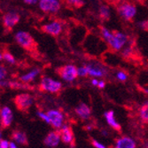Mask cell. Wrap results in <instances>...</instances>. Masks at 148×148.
Listing matches in <instances>:
<instances>
[{
	"mask_svg": "<svg viewBox=\"0 0 148 148\" xmlns=\"http://www.w3.org/2000/svg\"><path fill=\"white\" fill-rule=\"evenodd\" d=\"M100 33L107 45L115 51H122L130 41V37L127 34L122 31H112L106 27H101Z\"/></svg>",
	"mask_w": 148,
	"mask_h": 148,
	"instance_id": "6da1fadb",
	"label": "cell"
},
{
	"mask_svg": "<svg viewBox=\"0 0 148 148\" xmlns=\"http://www.w3.org/2000/svg\"><path fill=\"white\" fill-rule=\"evenodd\" d=\"M62 84L60 81L56 80L48 75H44L40 79L39 89L44 92L56 94L62 90Z\"/></svg>",
	"mask_w": 148,
	"mask_h": 148,
	"instance_id": "7a4b0ae2",
	"label": "cell"
},
{
	"mask_svg": "<svg viewBox=\"0 0 148 148\" xmlns=\"http://www.w3.org/2000/svg\"><path fill=\"white\" fill-rule=\"evenodd\" d=\"M14 40L19 46H21V48L27 51L35 49L36 41L33 36L29 31H25V30L17 31L14 35Z\"/></svg>",
	"mask_w": 148,
	"mask_h": 148,
	"instance_id": "3957f363",
	"label": "cell"
},
{
	"mask_svg": "<svg viewBox=\"0 0 148 148\" xmlns=\"http://www.w3.org/2000/svg\"><path fill=\"white\" fill-rule=\"evenodd\" d=\"M117 12L120 17L125 21H131L136 17L138 8L136 5H134L129 1H123L117 7Z\"/></svg>",
	"mask_w": 148,
	"mask_h": 148,
	"instance_id": "277c9868",
	"label": "cell"
},
{
	"mask_svg": "<svg viewBox=\"0 0 148 148\" xmlns=\"http://www.w3.org/2000/svg\"><path fill=\"white\" fill-rule=\"evenodd\" d=\"M58 74L64 82L73 83L78 77L77 66H75L73 64L64 65L58 69Z\"/></svg>",
	"mask_w": 148,
	"mask_h": 148,
	"instance_id": "5b68a950",
	"label": "cell"
},
{
	"mask_svg": "<svg viewBox=\"0 0 148 148\" xmlns=\"http://www.w3.org/2000/svg\"><path fill=\"white\" fill-rule=\"evenodd\" d=\"M85 66L87 68L89 76L92 78H104L108 74L106 66L98 61H90L85 64Z\"/></svg>",
	"mask_w": 148,
	"mask_h": 148,
	"instance_id": "8992f818",
	"label": "cell"
},
{
	"mask_svg": "<svg viewBox=\"0 0 148 148\" xmlns=\"http://www.w3.org/2000/svg\"><path fill=\"white\" fill-rule=\"evenodd\" d=\"M34 97L29 93H21L14 98V104L21 111L26 112L34 105Z\"/></svg>",
	"mask_w": 148,
	"mask_h": 148,
	"instance_id": "52a82bcc",
	"label": "cell"
},
{
	"mask_svg": "<svg viewBox=\"0 0 148 148\" xmlns=\"http://www.w3.org/2000/svg\"><path fill=\"white\" fill-rule=\"evenodd\" d=\"M37 5L39 9L47 14H55L61 9L60 0H39Z\"/></svg>",
	"mask_w": 148,
	"mask_h": 148,
	"instance_id": "ba28073f",
	"label": "cell"
},
{
	"mask_svg": "<svg viewBox=\"0 0 148 148\" xmlns=\"http://www.w3.org/2000/svg\"><path fill=\"white\" fill-rule=\"evenodd\" d=\"M21 21L20 13L16 11H8L3 15L2 23L5 30H12L19 24Z\"/></svg>",
	"mask_w": 148,
	"mask_h": 148,
	"instance_id": "9c48e42d",
	"label": "cell"
},
{
	"mask_svg": "<svg viewBox=\"0 0 148 148\" xmlns=\"http://www.w3.org/2000/svg\"><path fill=\"white\" fill-rule=\"evenodd\" d=\"M46 113L50 119V125L60 130L65 122V115L59 109H50Z\"/></svg>",
	"mask_w": 148,
	"mask_h": 148,
	"instance_id": "30bf717a",
	"label": "cell"
},
{
	"mask_svg": "<svg viewBox=\"0 0 148 148\" xmlns=\"http://www.w3.org/2000/svg\"><path fill=\"white\" fill-rule=\"evenodd\" d=\"M42 30L47 35L58 36L63 31V24L60 21L53 20L42 26Z\"/></svg>",
	"mask_w": 148,
	"mask_h": 148,
	"instance_id": "8fae6325",
	"label": "cell"
},
{
	"mask_svg": "<svg viewBox=\"0 0 148 148\" xmlns=\"http://www.w3.org/2000/svg\"><path fill=\"white\" fill-rule=\"evenodd\" d=\"M13 121V114L9 106H5L0 109V125L2 128H8Z\"/></svg>",
	"mask_w": 148,
	"mask_h": 148,
	"instance_id": "7c38bea8",
	"label": "cell"
},
{
	"mask_svg": "<svg viewBox=\"0 0 148 148\" xmlns=\"http://www.w3.org/2000/svg\"><path fill=\"white\" fill-rule=\"evenodd\" d=\"M60 142H61V137H60V130H58L49 132L44 139V144L50 148L57 147Z\"/></svg>",
	"mask_w": 148,
	"mask_h": 148,
	"instance_id": "4fadbf2b",
	"label": "cell"
},
{
	"mask_svg": "<svg viewBox=\"0 0 148 148\" xmlns=\"http://www.w3.org/2000/svg\"><path fill=\"white\" fill-rule=\"evenodd\" d=\"M60 133L61 137V142H63L66 145H73L75 142V135L72 128L69 125L64 124L60 130Z\"/></svg>",
	"mask_w": 148,
	"mask_h": 148,
	"instance_id": "5bb4252c",
	"label": "cell"
},
{
	"mask_svg": "<svg viewBox=\"0 0 148 148\" xmlns=\"http://www.w3.org/2000/svg\"><path fill=\"white\" fill-rule=\"evenodd\" d=\"M75 114L83 121H87L91 116V109L88 104L81 102L78 104L75 108Z\"/></svg>",
	"mask_w": 148,
	"mask_h": 148,
	"instance_id": "9a60e30c",
	"label": "cell"
},
{
	"mask_svg": "<svg viewBox=\"0 0 148 148\" xmlns=\"http://www.w3.org/2000/svg\"><path fill=\"white\" fill-rule=\"evenodd\" d=\"M114 148H137V142L130 136H122L115 140Z\"/></svg>",
	"mask_w": 148,
	"mask_h": 148,
	"instance_id": "2e32d148",
	"label": "cell"
},
{
	"mask_svg": "<svg viewBox=\"0 0 148 148\" xmlns=\"http://www.w3.org/2000/svg\"><path fill=\"white\" fill-rule=\"evenodd\" d=\"M41 74V69L39 68H34L30 70H29L28 72H26L24 74H22L21 75H20L19 80L21 81L24 84H30L39 76V75Z\"/></svg>",
	"mask_w": 148,
	"mask_h": 148,
	"instance_id": "e0dca14e",
	"label": "cell"
},
{
	"mask_svg": "<svg viewBox=\"0 0 148 148\" xmlns=\"http://www.w3.org/2000/svg\"><path fill=\"white\" fill-rule=\"evenodd\" d=\"M104 118L106 120V123L108 124L113 130L120 131L121 130V124L118 123V121L115 117L114 111L113 110H107L104 113Z\"/></svg>",
	"mask_w": 148,
	"mask_h": 148,
	"instance_id": "ac0fdd59",
	"label": "cell"
},
{
	"mask_svg": "<svg viewBox=\"0 0 148 148\" xmlns=\"http://www.w3.org/2000/svg\"><path fill=\"white\" fill-rule=\"evenodd\" d=\"M12 139L15 143L21 145H26L29 144L28 137H27L26 133L21 131V130H14L12 133Z\"/></svg>",
	"mask_w": 148,
	"mask_h": 148,
	"instance_id": "d6986e66",
	"label": "cell"
},
{
	"mask_svg": "<svg viewBox=\"0 0 148 148\" xmlns=\"http://www.w3.org/2000/svg\"><path fill=\"white\" fill-rule=\"evenodd\" d=\"M99 16L103 21L109 20L111 17V10L110 7L106 5H101L99 7Z\"/></svg>",
	"mask_w": 148,
	"mask_h": 148,
	"instance_id": "ffe728a7",
	"label": "cell"
},
{
	"mask_svg": "<svg viewBox=\"0 0 148 148\" xmlns=\"http://www.w3.org/2000/svg\"><path fill=\"white\" fill-rule=\"evenodd\" d=\"M138 115L142 122L148 123V101L144 102L138 109Z\"/></svg>",
	"mask_w": 148,
	"mask_h": 148,
	"instance_id": "44dd1931",
	"label": "cell"
},
{
	"mask_svg": "<svg viewBox=\"0 0 148 148\" xmlns=\"http://www.w3.org/2000/svg\"><path fill=\"white\" fill-rule=\"evenodd\" d=\"M128 45H125L123 49H122V55L124 57V58H130L132 55H133V52H134V48L132 46V43L130 40Z\"/></svg>",
	"mask_w": 148,
	"mask_h": 148,
	"instance_id": "7402d4cb",
	"label": "cell"
},
{
	"mask_svg": "<svg viewBox=\"0 0 148 148\" xmlns=\"http://www.w3.org/2000/svg\"><path fill=\"white\" fill-rule=\"evenodd\" d=\"M3 60H5L7 64H10V65H14L16 63L15 57L7 51L3 52Z\"/></svg>",
	"mask_w": 148,
	"mask_h": 148,
	"instance_id": "603a6c76",
	"label": "cell"
},
{
	"mask_svg": "<svg viewBox=\"0 0 148 148\" xmlns=\"http://www.w3.org/2000/svg\"><path fill=\"white\" fill-rule=\"evenodd\" d=\"M115 77L116 79L119 81V82H122V83H124L128 80V74L125 72V71H123V70H119L116 72L115 74Z\"/></svg>",
	"mask_w": 148,
	"mask_h": 148,
	"instance_id": "cb8c5ba5",
	"label": "cell"
},
{
	"mask_svg": "<svg viewBox=\"0 0 148 148\" xmlns=\"http://www.w3.org/2000/svg\"><path fill=\"white\" fill-rule=\"evenodd\" d=\"M65 1L69 5L73 6V7H76V8L82 7L84 5V0H65Z\"/></svg>",
	"mask_w": 148,
	"mask_h": 148,
	"instance_id": "d4e9b609",
	"label": "cell"
},
{
	"mask_svg": "<svg viewBox=\"0 0 148 148\" xmlns=\"http://www.w3.org/2000/svg\"><path fill=\"white\" fill-rule=\"evenodd\" d=\"M77 75H78V77H86V76H89L88 70H87V68L85 66V65L78 66V68H77Z\"/></svg>",
	"mask_w": 148,
	"mask_h": 148,
	"instance_id": "484cf974",
	"label": "cell"
},
{
	"mask_svg": "<svg viewBox=\"0 0 148 148\" xmlns=\"http://www.w3.org/2000/svg\"><path fill=\"white\" fill-rule=\"evenodd\" d=\"M36 115L41 119L43 122H45V123L47 124H50V119H49V116L47 114L46 112H43V111H37L36 112Z\"/></svg>",
	"mask_w": 148,
	"mask_h": 148,
	"instance_id": "4316f807",
	"label": "cell"
},
{
	"mask_svg": "<svg viewBox=\"0 0 148 148\" xmlns=\"http://www.w3.org/2000/svg\"><path fill=\"white\" fill-rule=\"evenodd\" d=\"M7 76H8V70L6 69V66L0 63V80L7 79Z\"/></svg>",
	"mask_w": 148,
	"mask_h": 148,
	"instance_id": "83f0119b",
	"label": "cell"
},
{
	"mask_svg": "<svg viewBox=\"0 0 148 148\" xmlns=\"http://www.w3.org/2000/svg\"><path fill=\"white\" fill-rule=\"evenodd\" d=\"M138 27L139 29L148 31V20H145V21H141L138 22Z\"/></svg>",
	"mask_w": 148,
	"mask_h": 148,
	"instance_id": "f1b7e54d",
	"label": "cell"
},
{
	"mask_svg": "<svg viewBox=\"0 0 148 148\" xmlns=\"http://www.w3.org/2000/svg\"><path fill=\"white\" fill-rule=\"evenodd\" d=\"M91 144L95 148H107L105 145H103L101 142H99V141H98L96 139H93L91 141Z\"/></svg>",
	"mask_w": 148,
	"mask_h": 148,
	"instance_id": "f546056e",
	"label": "cell"
},
{
	"mask_svg": "<svg viewBox=\"0 0 148 148\" xmlns=\"http://www.w3.org/2000/svg\"><path fill=\"white\" fill-rule=\"evenodd\" d=\"M10 146V142L5 139H1L0 140V147L1 148H9Z\"/></svg>",
	"mask_w": 148,
	"mask_h": 148,
	"instance_id": "4dcf8cb0",
	"label": "cell"
},
{
	"mask_svg": "<svg viewBox=\"0 0 148 148\" xmlns=\"http://www.w3.org/2000/svg\"><path fill=\"white\" fill-rule=\"evenodd\" d=\"M23 2L28 5H35L38 4L39 0H23Z\"/></svg>",
	"mask_w": 148,
	"mask_h": 148,
	"instance_id": "1f68e13d",
	"label": "cell"
},
{
	"mask_svg": "<svg viewBox=\"0 0 148 148\" xmlns=\"http://www.w3.org/2000/svg\"><path fill=\"white\" fill-rule=\"evenodd\" d=\"M106 83L105 82V80L101 79L99 81V84H98L99 89H104V88H106Z\"/></svg>",
	"mask_w": 148,
	"mask_h": 148,
	"instance_id": "d6a6232c",
	"label": "cell"
},
{
	"mask_svg": "<svg viewBox=\"0 0 148 148\" xmlns=\"http://www.w3.org/2000/svg\"><path fill=\"white\" fill-rule=\"evenodd\" d=\"M99 78H92L90 80V84L93 86V87H98V84H99Z\"/></svg>",
	"mask_w": 148,
	"mask_h": 148,
	"instance_id": "836d02e7",
	"label": "cell"
},
{
	"mask_svg": "<svg viewBox=\"0 0 148 148\" xmlns=\"http://www.w3.org/2000/svg\"><path fill=\"white\" fill-rule=\"evenodd\" d=\"M9 148H18V146H17V145H16V143L14 141H12V142H10Z\"/></svg>",
	"mask_w": 148,
	"mask_h": 148,
	"instance_id": "e575fe53",
	"label": "cell"
},
{
	"mask_svg": "<svg viewBox=\"0 0 148 148\" xmlns=\"http://www.w3.org/2000/svg\"><path fill=\"white\" fill-rule=\"evenodd\" d=\"M144 148H148V140L145 141V143L144 144Z\"/></svg>",
	"mask_w": 148,
	"mask_h": 148,
	"instance_id": "d590c367",
	"label": "cell"
},
{
	"mask_svg": "<svg viewBox=\"0 0 148 148\" xmlns=\"http://www.w3.org/2000/svg\"><path fill=\"white\" fill-rule=\"evenodd\" d=\"M3 60V52L0 51V61Z\"/></svg>",
	"mask_w": 148,
	"mask_h": 148,
	"instance_id": "8d00e7d4",
	"label": "cell"
},
{
	"mask_svg": "<svg viewBox=\"0 0 148 148\" xmlns=\"http://www.w3.org/2000/svg\"><path fill=\"white\" fill-rule=\"evenodd\" d=\"M144 91L145 92V94H147V95H148V89H145Z\"/></svg>",
	"mask_w": 148,
	"mask_h": 148,
	"instance_id": "74e56055",
	"label": "cell"
},
{
	"mask_svg": "<svg viewBox=\"0 0 148 148\" xmlns=\"http://www.w3.org/2000/svg\"><path fill=\"white\" fill-rule=\"evenodd\" d=\"M2 139V133H1V130H0V140Z\"/></svg>",
	"mask_w": 148,
	"mask_h": 148,
	"instance_id": "f35d334b",
	"label": "cell"
},
{
	"mask_svg": "<svg viewBox=\"0 0 148 148\" xmlns=\"http://www.w3.org/2000/svg\"><path fill=\"white\" fill-rule=\"evenodd\" d=\"M0 148H1V147H0Z\"/></svg>",
	"mask_w": 148,
	"mask_h": 148,
	"instance_id": "ab89813d",
	"label": "cell"
}]
</instances>
